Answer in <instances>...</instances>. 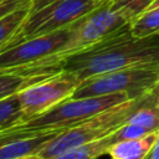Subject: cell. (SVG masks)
I'll use <instances>...</instances> for the list:
<instances>
[{
	"label": "cell",
	"instance_id": "15",
	"mask_svg": "<svg viewBox=\"0 0 159 159\" xmlns=\"http://www.w3.org/2000/svg\"><path fill=\"white\" fill-rule=\"evenodd\" d=\"M22 122V113L17 94L0 101V132Z\"/></svg>",
	"mask_w": 159,
	"mask_h": 159
},
{
	"label": "cell",
	"instance_id": "8",
	"mask_svg": "<svg viewBox=\"0 0 159 159\" xmlns=\"http://www.w3.org/2000/svg\"><path fill=\"white\" fill-rule=\"evenodd\" d=\"M81 80L71 72L60 71L17 93L22 122L39 117L72 97Z\"/></svg>",
	"mask_w": 159,
	"mask_h": 159
},
{
	"label": "cell",
	"instance_id": "2",
	"mask_svg": "<svg viewBox=\"0 0 159 159\" xmlns=\"http://www.w3.org/2000/svg\"><path fill=\"white\" fill-rule=\"evenodd\" d=\"M145 94L101 111L76 125L65 129L40 152L39 157L41 159L52 158L75 147L109 135L128 120L130 114L140 106Z\"/></svg>",
	"mask_w": 159,
	"mask_h": 159
},
{
	"label": "cell",
	"instance_id": "3",
	"mask_svg": "<svg viewBox=\"0 0 159 159\" xmlns=\"http://www.w3.org/2000/svg\"><path fill=\"white\" fill-rule=\"evenodd\" d=\"M106 1L108 0H53L39 9L30 10L20 27L1 50L65 29Z\"/></svg>",
	"mask_w": 159,
	"mask_h": 159
},
{
	"label": "cell",
	"instance_id": "10",
	"mask_svg": "<svg viewBox=\"0 0 159 159\" xmlns=\"http://www.w3.org/2000/svg\"><path fill=\"white\" fill-rule=\"evenodd\" d=\"M159 132L132 139L116 142L108 149L107 155L111 159H147L150 154Z\"/></svg>",
	"mask_w": 159,
	"mask_h": 159
},
{
	"label": "cell",
	"instance_id": "11",
	"mask_svg": "<svg viewBox=\"0 0 159 159\" xmlns=\"http://www.w3.org/2000/svg\"><path fill=\"white\" fill-rule=\"evenodd\" d=\"M127 122L144 128L148 133L159 132V99L154 91L145 94L140 106L130 114Z\"/></svg>",
	"mask_w": 159,
	"mask_h": 159
},
{
	"label": "cell",
	"instance_id": "1",
	"mask_svg": "<svg viewBox=\"0 0 159 159\" xmlns=\"http://www.w3.org/2000/svg\"><path fill=\"white\" fill-rule=\"evenodd\" d=\"M60 67L81 81L117 70L159 67V34L137 37L128 22L102 41L65 57Z\"/></svg>",
	"mask_w": 159,
	"mask_h": 159
},
{
	"label": "cell",
	"instance_id": "13",
	"mask_svg": "<svg viewBox=\"0 0 159 159\" xmlns=\"http://www.w3.org/2000/svg\"><path fill=\"white\" fill-rule=\"evenodd\" d=\"M129 29L137 37H147L159 34V7L148 9L132 17Z\"/></svg>",
	"mask_w": 159,
	"mask_h": 159
},
{
	"label": "cell",
	"instance_id": "14",
	"mask_svg": "<svg viewBox=\"0 0 159 159\" xmlns=\"http://www.w3.org/2000/svg\"><path fill=\"white\" fill-rule=\"evenodd\" d=\"M31 4L32 2H27L22 6L12 10L7 15L0 17V50L10 40V37L14 35V32L20 27V25L22 24V21L30 12Z\"/></svg>",
	"mask_w": 159,
	"mask_h": 159
},
{
	"label": "cell",
	"instance_id": "9",
	"mask_svg": "<svg viewBox=\"0 0 159 159\" xmlns=\"http://www.w3.org/2000/svg\"><path fill=\"white\" fill-rule=\"evenodd\" d=\"M58 72L60 71L48 68H31L26 71L0 72V101L12 97L26 87Z\"/></svg>",
	"mask_w": 159,
	"mask_h": 159
},
{
	"label": "cell",
	"instance_id": "17",
	"mask_svg": "<svg viewBox=\"0 0 159 159\" xmlns=\"http://www.w3.org/2000/svg\"><path fill=\"white\" fill-rule=\"evenodd\" d=\"M27 2H32V0H0V17Z\"/></svg>",
	"mask_w": 159,
	"mask_h": 159
},
{
	"label": "cell",
	"instance_id": "22",
	"mask_svg": "<svg viewBox=\"0 0 159 159\" xmlns=\"http://www.w3.org/2000/svg\"><path fill=\"white\" fill-rule=\"evenodd\" d=\"M147 159H148V158H147Z\"/></svg>",
	"mask_w": 159,
	"mask_h": 159
},
{
	"label": "cell",
	"instance_id": "5",
	"mask_svg": "<svg viewBox=\"0 0 159 159\" xmlns=\"http://www.w3.org/2000/svg\"><path fill=\"white\" fill-rule=\"evenodd\" d=\"M129 98L125 93H112L103 96H91L81 98H68L60 104L55 106L46 113L35 117L24 123L12 125V128L21 130H47L61 129L65 130L76 125L77 123L97 114L116 104L123 103Z\"/></svg>",
	"mask_w": 159,
	"mask_h": 159
},
{
	"label": "cell",
	"instance_id": "12",
	"mask_svg": "<svg viewBox=\"0 0 159 159\" xmlns=\"http://www.w3.org/2000/svg\"><path fill=\"white\" fill-rule=\"evenodd\" d=\"M112 144H114V140L111 133L104 138L75 147L56 157L47 158V159H97L104 154L107 155L108 149L111 148Z\"/></svg>",
	"mask_w": 159,
	"mask_h": 159
},
{
	"label": "cell",
	"instance_id": "19",
	"mask_svg": "<svg viewBox=\"0 0 159 159\" xmlns=\"http://www.w3.org/2000/svg\"><path fill=\"white\" fill-rule=\"evenodd\" d=\"M51 1H53V0H32V4H31V9H30V10H35V9H39V7H41V6L46 5V4L51 2Z\"/></svg>",
	"mask_w": 159,
	"mask_h": 159
},
{
	"label": "cell",
	"instance_id": "7",
	"mask_svg": "<svg viewBox=\"0 0 159 159\" xmlns=\"http://www.w3.org/2000/svg\"><path fill=\"white\" fill-rule=\"evenodd\" d=\"M108 1L103 2L71 25L68 40L57 57L58 62L77 51L102 41L130 21V17L124 11L113 9Z\"/></svg>",
	"mask_w": 159,
	"mask_h": 159
},
{
	"label": "cell",
	"instance_id": "4",
	"mask_svg": "<svg viewBox=\"0 0 159 159\" xmlns=\"http://www.w3.org/2000/svg\"><path fill=\"white\" fill-rule=\"evenodd\" d=\"M71 34V25L58 31L19 42L0 51V72L48 68L61 71L57 60Z\"/></svg>",
	"mask_w": 159,
	"mask_h": 159
},
{
	"label": "cell",
	"instance_id": "16",
	"mask_svg": "<svg viewBox=\"0 0 159 159\" xmlns=\"http://www.w3.org/2000/svg\"><path fill=\"white\" fill-rule=\"evenodd\" d=\"M155 0H109V5L116 10L124 11L130 19L145 11Z\"/></svg>",
	"mask_w": 159,
	"mask_h": 159
},
{
	"label": "cell",
	"instance_id": "6",
	"mask_svg": "<svg viewBox=\"0 0 159 159\" xmlns=\"http://www.w3.org/2000/svg\"><path fill=\"white\" fill-rule=\"evenodd\" d=\"M158 82L159 67L117 70L81 81L73 92L72 98L112 93H125L129 98H137L153 91Z\"/></svg>",
	"mask_w": 159,
	"mask_h": 159
},
{
	"label": "cell",
	"instance_id": "21",
	"mask_svg": "<svg viewBox=\"0 0 159 159\" xmlns=\"http://www.w3.org/2000/svg\"><path fill=\"white\" fill-rule=\"evenodd\" d=\"M153 7H159V0H155V1H154V2L148 7V9H153ZM148 9H147V10H148Z\"/></svg>",
	"mask_w": 159,
	"mask_h": 159
},
{
	"label": "cell",
	"instance_id": "18",
	"mask_svg": "<svg viewBox=\"0 0 159 159\" xmlns=\"http://www.w3.org/2000/svg\"><path fill=\"white\" fill-rule=\"evenodd\" d=\"M148 159H159V135L157 138V142H155L150 154L148 155Z\"/></svg>",
	"mask_w": 159,
	"mask_h": 159
},
{
	"label": "cell",
	"instance_id": "20",
	"mask_svg": "<svg viewBox=\"0 0 159 159\" xmlns=\"http://www.w3.org/2000/svg\"><path fill=\"white\" fill-rule=\"evenodd\" d=\"M153 91H154V93H155V96H157V98L159 99V82L157 83V86L154 87V89H153Z\"/></svg>",
	"mask_w": 159,
	"mask_h": 159
}]
</instances>
